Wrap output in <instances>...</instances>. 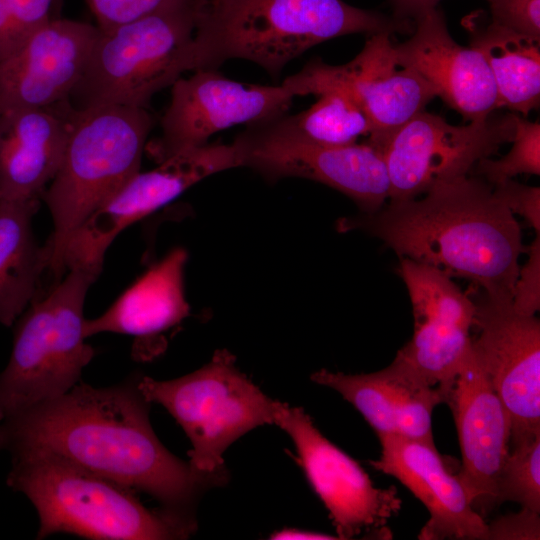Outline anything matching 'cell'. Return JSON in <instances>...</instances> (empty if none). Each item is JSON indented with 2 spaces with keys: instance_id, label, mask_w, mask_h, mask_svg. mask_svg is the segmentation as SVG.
Returning <instances> with one entry per match:
<instances>
[{
  "instance_id": "cell-35",
  "label": "cell",
  "mask_w": 540,
  "mask_h": 540,
  "mask_svg": "<svg viewBox=\"0 0 540 540\" xmlns=\"http://www.w3.org/2000/svg\"><path fill=\"white\" fill-rule=\"evenodd\" d=\"M440 0H391L394 18L399 21L411 22L418 15L435 8ZM491 1V0H487Z\"/></svg>"
},
{
  "instance_id": "cell-18",
  "label": "cell",
  "mask_w": 540,
  "mask_h": 540,
  "mask_svg": "<svg viewBox=\"0 0 540 540\" xmlns=\"http://www.w3.org/2000/svg\"><path fill=\"white\" fill-rule=\"evenodd\" d=\"M446 403L455 419L462 455L456 475L474 510L484 516L498 505L497 486L510 450V421L472 348Z\"/></svg>"
},
{
  "instance_id": "cell-26",
  "label": "cell",
  "mask_w": 540,
  "mask_h": 540,
  "mask_svg": "<svg viewBox=\"0 0 540 540\" xmlns=\"http://www.w3.org/2000/svg\"><path fill=\"white\" fill-rule=\"evenodd\" d=\"M317 101L295 114L267 122L277 131L321 146H344L369 137L370 121L354 98L341 89L321 91Z\"/></svg>"
},
{
  "instance_id": "cell-31",
  "label": "cell",
  "mask_w": 540,
  "mask_h": 540,
  "mask_svg": "<svg viewBox=\"0 0 540 540\" xmlns=\"http://www.w3.org/2000/svg\"><path fill=\"white\" fill-rule=\"evenodd\" d=\"M100 30L132 21L157 8L165 0H85Z\"/></svg>"
},
{
  "instance_id": "cell-36",
  "label": "cell",
  "mask_w": 540,
  "mask_h": 540,
  "mask_svg": "<svg viewBox=\"0 0 540 540\" xmlns=\"http://www.w3.org/2000/svg\"><path fill=\"white\" fill-rule=\"evenodd\" d=\"M270 539L276 540H322V539H338L337 536H332L324 533L299 530V529H283L273 533Z\"/></svg>"
},
{
  "instance_id": "cell-16",
  "label": "cell",
  "mask_w": 540,
  "mask_h": 540,
  "mask_svg": "<svg viewBox=\"0 0 540 540\" xmlns=\"http://www.w3.org/2000/svg\"><path fill=\"white\" fill-rule=\"evenodd\" d=\"M414 314L411 340L396 354L427 385L439 388L445 403L470 353L475 303L444 271L399 258Z\"/></svg>"
},
{
  "instance_id": "cell-8",
  "label": "cell",
  "mask_w": 540,
  "mask_h": 540,
  "mask_svg": "<svg viewBox=\"0 0 540 540\" xmlns=\"http://www.w3.org/2000/svg\"><path fill=\"white\" fill-rule=\"evenodd\" d=\"M138 387L184 430L192 445L188 462L199 473L228 478L225 450L250 430L273 424L274 400L238 370L225 349L188 375L167 381L143 376Z\"/></svg>"
},
{
  "instance_id": "cell-15",
  "label": "cell",
  "mask_w": 540,
  "mask_h": 540,
  "mask_svg": "<svg viewBox=\"0 0 540 540\" xmlns=\"http://www.w3.org/2000/svg\"><path fill=\"white\" fill-rule=\"evenodd\" d=\"M474 303L472 349L508 413L511 445L540 434V322L507 296L480 291Z\"/></svg>"
},
{
  "instance_id": "cell-1",
  "label": "cell",
  "mask_w": 540,
  "mask_h": 540,
  "mask_svg": "<svg viewBox=\"0 0 540 540\" xmlns=\"http://www.w3.org/2000/svg\"><path fill=\"white\" fill-rule=\"evenodd\" d=\"M139 377L110 387L76 384L67 393L0 421V451L48 452L156 499L189 517L198 496L227 479L195 471L160 442Z\"/></svg>"
},
{
  "instance_id": "cell-7",
  "label": "cell",
  "mask_w": 540,
  "mask_h": 540,
  "mask_svg": "<svg viewBox=\"0 0 540 540\" xmlns=\"http://www.w3.org/2000/svg\"><path fill=\"white\" fill-rule=\"evenodd\" d=\"M98 276L83 270L68 275L19 318L13 348L0 373V421L67 393L94 357L85 342L84 303Z\"/></svg>"
},
{
  "instance_id": "cell-33",
  "label": "cell",
  "mask_w": 540,
  "mask_h": 540,
  "mask_svg": "<svg viewBox=\"0 0 540 540\" xmlns=\"http://www.w3.org/2000/svg\"><path fill=\"white\" fill-rule=\"evenodd\" d=\"M8 1L13 20L14 52L32 32L54 18L52 10L57 0Z\"/></svg>"
},
{
  "instance_id": "cell-11",
  "label": "cell",
  "mask_w": 540,
  "mask_h": 540,
  "mask_svg": "<svg viewBox=\"0 0 540 540\" xmlns=\"http://www.w3.org/2000/svg\"><path fill=\"white\" fill-rule=\"evenodd\" d=\"M158 164L136 173L73 232L63 253L64 270L98 276L108 247L123 230L208 176L240 167V160L233 143H207Z\"/></svg>"
},
{
  "instance_id": "cell-27",
  "label": "cell",
  "mask_w": 540,
  "mask_h": 540,
  "mask_svg": "<svg viewBox=\"0 0 540 540\" xmlns=\"http://www.w3.org/2000/svg\"><path fill=\"white\" fill-rule=\"evenodd\" d=\"M505 501L540 513V434L510 445L497 486V504Z\"/></svg>"
},
{
  "instance_id": "cell-19",
  "label": "cell",
  "mask_w": 540,
  "mask_h": 540,
  "mask_svg": "<svg viewBox=\"0 0 540 540\" xmlns=\"http://www.w3.org/2000/svg\"><path fill=\"white\" fill-rule=\"evenodd\" d=\"M395 48L399 60L465 120H482L498 109L495 82L485 58L477 49L454 41L436 7L418 15L412 36Z\"/></svg>"
},
{
  "instance_id": "cell-29",
  "label": "cell",
  "mask_w": 540,
  "mask_h": 540,
  "mask_svg": "<svg viewBox=\"0 0 540 540\" xmlns=\"http://www.w3.org/2000/svg\"><path fill=\"white\" fill-rule=\"evenodd\" d=\"M527 261L519 267L514 283L512 306L522 315L533 316L540 308V236L528 248Z\"/></svg>"
},
{
  "instance_id": "cell-4",
  "label": "cell",
  "mask_w": 540,
  "mask_h": 540,
  "mask_svg": "<svg viewBox=\"0 0 540 540\" xmlns=\"http://www.w3.org/2000/svg\"><path fill=\"white\" fill-rule=\"evenodd\" d=\"M39 518L37 539L65 533L93 540L186 539L194 517L149 509L136 492L48 452L12 455L6 479Z\"/></svg>"
},
{
  "instance_id": "cell-23",
  "label": "cell",
  "mask_w": 540,
  "mask_h": 540,
  "mask_svg": "<svg viewBox=\"0 0 540 540\" xmlns=\"http://www.w3.org/2000/svg\"><path fill=\"white\" fill-rule=\"evenodd\" d=\"M186 260L184 249H174L100 316L85 319V337L109 332L147 338L181 322L189 314L183 287Z\"/></svg>"
},
{
  "instance_id": "cell-34",
  "label": "cell",
  "mask_w": 540,
  "mask_h": 540,
  "mask_svg": "<svg viewBox=\"0 0 540 540\" xmlns=\"http://www.w3.org/2000/svg\"><path fill=\"white\" fill-rule=\"evenodd\" d=\"M539 536V513L526 508H522L519 513L497 518L488 524L487 539L538 540Z\"/></svg>"
},
{
  "instance_id": "cell-9",
  "label": "cell",
  "mask_w": 540,
  "mask_h": 540,
  "mask_svg": "<svg viewBox=\"0 0 540 540\" xmlns=\"http://www.w3.org/2000/svg\"><path fill=\"white\" fill-rule=\"evenodd\" d=\"M515 114L452 125L421 111L377 145L390 181V201L414 199L435 186L466 176L477 162L512 142Z\"/></svg>"
},
{
  "instance_id": "cell-13",
  "label": "cell",
  "mask_w": 540,
  "mask_h": 540,
  "mask_svg": "<svg viewBox=\"0 0 540 540\" xmlns=\"http://www.w3.org/2000/svg\"><path fill=\"white\" fill-rule=\"evenodd\" d=\"M240 165L268 180L298 177L325 184L351 198L362 213L381 209L390 181L381 151L369 142L321 146L283 134L267 122L247 126L233 141Z\"/></svg>"
},
{
  "instance_id": "cell-12",
  "label": "cell",
  "mask_w": 540,
  "mask_h": 540,
  "mask_svg": "<svg viewBox=\"0 0 540 540\" xmlns=\"http://www.w3.org/2000/svg\"><path fill=\"white\" fill-rule=\"evenodd\" d=\"M273 424L293 440L300 465L329 511L338 539L363 532L368 538H392L387 523L402 505L395 487H375L362 467L325 438L303 409L274 401Z\"/></svg>"
},
{
  "instance_id": "cell-6",
  "label": "cell",
  "mask_w": 540,
  "mask_h": 540,
  "mask_svg": "<svg viewBox=\"0 0 540 540\" xmlns=\"http://www.w3.org/2000/svg\"><path fill=\"white\" fill-rule=\"evenodd\" d=\"M60 166L43 197L53 220L45 245L50 269L73 232L140 171L154 119L146 108L99 105L75 109Z\"/></svg>"
},
{
  "instance_id": "cell-20",
  "label": "cell",
  "mask_w": 540,
  "mask_h": 540,
  "mask_svg": "<svg viewBox=\"0 0 540 540\" xmlns=\"http://www.w3.org/2000/svg\"><path fill=\"white\" fill-rule=\"evenodd\" d=\"M379 439L381 455L370 465L398 479L430 514L419 539H487L488 523L472 507L457 475L446 469L435 445L395 435Z\"/></svg>"
},
{
  "instance_id": "cell-21",
  "label": "cell",
  "mask_w": 540,
  "mask_h": 540,
  "mask_svg": "<svg viewBox=\"0 0 540 540\" xmlns=\"http://www.w3.org/2000/svg\"><path fill=\"white\" fill-rule=\"evenodd\" d=\"M317 384L339 392L379 436L395 435L434 445L432 412L445 398L395 356L386 368L349 375L321 369L311 375Z\"/></svg>"
},
{
  "instance_id": "cell-24",
  "label": "cell",
  "mask_w": 540,
  "mask_h": 540,
  "mask_svg": "<svg viewBox=\"0 0 540 540\" xmlns=\"http://www.w3.org/2000/svg\"><path fill=\"white\" fill-rule=\"evenodd\" d=\"M39 200H0V324L11 326L36 299L47 251L33 234Z\"/></svg>"
},
{
  "instance_id": "cell-3",
  "label": "cell",
  "mask_w": 540,
  "mask_h": 540,
  "mask_svg": "<svg viewBox=\"0 0 540 540\" xmlns=\"http://www.w3.org/2000/svg\"><path fill=\"white\" fill-rule=\"evenodd\" d=\"M411 32L412 22L388 18L342 0H207L198 26L204 69L241 59L272 78L308 49L355 33Z\"/></svg>"
},
{
  "instance_id": "cell-14",
  "label": "cell",
  "mask_w": 540,
  "mask_h": 540,
  "mask_svg": "<svg viewBox=\"0 0 540 540\" xmlns=\"http://www.w3.org/2000/svg\"><path fill=\"white\" fill-rule=\"evenodd\" d=\"M391 35L369 34L363 49L344 65L314 60L291 76L300 96H316L331 88L351 95L370 121L372 131L367 142L372 145L379 144L436 97L428 83L399 60Z\"/></svg>"
},
{
  "instance_id": "cell-5",
  "label": "cell",
  "mask_w": 540,
  "mask_h": 540,
  "mask_svg": "<svg viewBox=\"0 0 540 540\" xmlns=\"http://www.w3.org/2000/svg\"><path fill=\"white\" fill-rule=\"evenodd\" d=\"M207 0H165L132 21L100 30L69 97L75 109L146 108L187 72L203 69L198 26Z\"/></svg>"
},
{
  "instance_id": "cell-17",
  "label": "cell",
  "mask_w": 540,
  "mask_h": 540,
  "mask_svg": "<svg viewBox=\"0 0 540 540\" xmlns=\"http://www.w3.org/2000/svg\"><path fill=\"white\" fill-rule=\"evenodd\" d=\"M99 28L52 18L0 62V113L69 99L88 65Z\"/></svg>"
},
{
  "instance_id": "cell-32",
  "label": "cell",
  "mask_w": 540,
  "mask_h": 540,
  "mask_svg": "<svg viewBox=\"0 0 540 540\" xmlns=\"http://www.w3.org/2000/svg\"><path fill=\"white\" fill-rule=\"evenodd\" d=\"M495 196L512 214L522 216L525 221L540 233V189L506 180L493 186Z\"/></svg>"
},
{
  "instance_id": "cell-25",
  "label": "cell",
  "mask_w": 540,
  "mask_h": 540,
  "mask_svg": "<svg viewBox=\"0 0 540 540\" xmlns=\"http://www.w3.org/2000/svg\"><path fill=\"white\" fill-rule=\"evenodd\" d=\"M470 46L485 58L496 86L498 108L526 117L540 100V38L491 21L472 28Z\"/></svg>"
},
{
  "instance_id": "cell-22",
  "label": "cell",
  "mask_w": 540,
  "mask_h": 540,
  "mask_svg": "<svg viewBox=\"0 0 540 540\" xmlns=\"http://www.w3.org/2000/svg\"><path fill=\"white\" fill-rule=\"evenodd\" d=\"M69 99L0 113V200H39L54 178L75 114Z\"/></svg>"
},
{
  "instance_id": "cell-10",
  "label": "cell",
  "mask_w": 540,
  "mask_h": 540,
  "mask_svg": "<svg viewBox=\"0 0 540 540\" xmlns=\"http://www.w3.org/2000/svg\"><path fill=\"white\" fill-rule=\"evenodd\" d=\"M170 88L160 135L146 146L157 163L206 145L211 136L227 128L279 118L300 96L290 77L280 85L250 84L227 78L217 69L194 71Z\"/></svg>"
},
{
  "instance_id": "cell-28",
  "label": "cell",
  "mask_w": 540,
  "mask_h": 540,
  "mask_svg": "<svg viewBox=\"0 0 540 540\" xmlns=\"http://www.w3.org/2000/svg\"><path fill=\"white\" fill-rule=\"evenodd\" d=\"M511 150L502 158H483L474 166L475 176L492 186L519 174H540V124L516 115Z\"/></svg>"
},
{
  "instance_id": "cell-30",
  "label": "cell",
  "mask_w": 540,
  "mask_h": 540,
  "mask_svg": "<svg viewBox=\"0 0 540 540\" xmlns=\"http://www.w3.org/2000/svg\"><path fill=\"white\" fill-rule=\"evenodd\" d=\"M492 21L540 38V0H491Z\"/></svg>"
},
{
  "instance_id": "cell-2",
  "label": "cell",
  "mask_w": 540,
  "mask_h": 540,
  "mask_svg": "<svg viewBox=\"0 0 540 540\" xmlns=\"http://www.w3.org/2000/svg\"><path fill=\"white\" fill-rule=\"evenodd\" d=\"M423 195L342 218L337 229L365 231L399 257L467 279L486 294L512 298L519 256L526 248L519 223L493 186L466 175Z\"/></svg>"
}]
</instances>
